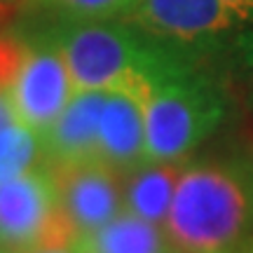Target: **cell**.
<instances>
[{"label":"cell","instance_id":"17","mask_svg":"<svg viewBox=\"0 0 253 253\" xmlns=\"http://www.w3.org/2000/svg\"><path fill=\"white\" fill-rule=\"evenodd\" d=\"M0 2H5V0H0Z\"/></svg>","mask_w":253,"mask_h":253},{"label":"cell","instance_id":"8","mask_svg":"<svg viewBox=\"0 0 253 253\" xmlns=\"http://www.w3.org/2000/svg\"><path fill=\"white\" fill-rule=\"evenodd\" d=\"M145 101L148 94L134 89H110L101 113L99 160L126 173L148 160L145 143Z\"/></svg>","mask_w":253,"mask_h":253},{"label":"cell","instance_id":"18","mask_svg":"<svg viewBox=\"0 0 253 253\" xmlns=\"http://www.w3.org/2000/svg\"><path fill=\"white\" fill-rule=\"evenodd\" d=\"M0 253H5V251H0Z\"/></svg>","mask_w":253,"mask_h":253},{"label":"cell","instance_id":"1","mask_svg":"<svg viewBox=\"0 0 253 253\" xmlns=\"http://www.w3.org/2000/svg\"><path fill=\"white\" fill-rule=\"evenodd\" d=\"M164 230L181 253H253V157L185 162Z\"/></svg>","mask_w":253,"mask_h":253},{"label":"cell","instance_id":"14","mask_svg":"<svg viewBox=\"0 0 253 253\" xmlns=\"http://www.w3.org/2000/svg\"><path fill=\"white\" fill-rule=\"evenodd\" d=\"M223 2L244 21L249 31H253V0H223Z\"/></svg>","mask_w":253,"mask_h":253},{"label":"cell","instance_id":"13","mask_svg":"<svg viewBox=\"0 0 253 253\" xmlns=\"http://www.w3.org/2000/svg\"><path fill=\"white\" fill-rule=\"evenodd\" d=\"M136 0H24L33 17L56 21H108L126 19Z\"/></svg>","mask_w":253,"mask_h":253},{"label":"cell","instance_id":"2","mask_svg":"<svg viewBox=\"0 0 253 253\" xmlns=\"http://www.w3.org/2000/svg\"><path fill=\"white\" fill-rule=\"evenodd\" d=\"M42 36L59 45L75 91L134 89L150 96L157 80L192 66L190 54L155 40L125 19L56 21Z\"/></svg>","mask_w":253,"mask_h":253},{"label":"cell","instance_id":"15","mask_svg":"<svg viewBox=\"0 0 253 253\" xmlns=\"http://www.w3.org/2000/svg\"><path fill=\"white\" fill-rule=\"evenodd\" d=\"M26 253H84V249H82L80 239H75V242H68V244L40 246V249H33V251H26Z\"/></svg>","mask_w":253,"mask_h":253},{"label":"cell","instance_id":"11","mask_svg":"<svg viewBox=\"0 0 253 253\" xmlns=\"http://www.w3.org/2000/svg\"><path fill=\"white\" fill-rule=\"evenodd\" d=\"M80 242L84 253H181L164 227L129 211H122L108 225Z\"/></svg>","mask_w":253,"mask_h":253},{"label":"cell","instance_id":"9","mask_svg":"<svg viewBox=\"0 0 253 253\" xmlns=\"http://www.w3.org/2000/svg\"><path fill=\"white\" fill-rule=\"evenodd\" d=\"M108 91H75L56 122L45 131L49 167L75 164L99 157L101 113Z\"/></svg>","mask_w":253,"mask_h":253},{"label":"cell","instance_id":"7","mask_svg":"<svg viewBox=\"0 0 253 253\" xmlns=\"http://www.w3.org/2000/svg\"><path fill=\"white\" fill-rule=\"evenodd\" d=\"M63 216L78 239L94 235L125 211V173L103 160L49 167Z\"/></svg>","mask_w":253,"mask_h":253},{"label":"cell","instance_id":"16","mask_svg":"<svg viewBox=\"0 0 253 253\" xmlns=\"http://www.w3.org/2000/svg\"><path fill=\"white\" fill-rule=\"evenodd\" d=\"M12 120H17V115H14V108H12V101H9V91L0 87V129L9 125Z\"/></svg>","mask_w":253,"mask_h":253},{"label":"cell","instance_id":"10","mask_svg":"<svg viewBox=\"0 0 253 253\" xmlns=\"http://www.w3.org/2000/svg\"><path fill=\"white\" fill-rule=\"evenodd\" d=\"M185 162L145 160L125 173V211L164 227Z\"/></svg>","mask_w":253,"mask_h":253},{"label":"cell","instance_id":"5","mask_svg":"<svg viewBox=\"0 0 253 253\" xmlns=\"http://www.w3.org/2000/svg\"><path fill=\"white\" fill-rule=\"evenodd\" d=\"M75 239L59 207L49 167L0 181V251L26 253Z\"/></svg>","mask_w":253,"mask_h":253},{"label":"cell","instance_id":"4","mask_svg":"<svg viewBox=\"0 0 253 253\" xmlns=\"http://www.w3.org/2000/svg\"><path fill=\"white\" fill-rule=\"evenodd\" d=\"M125 21L190 56L223 49L237 33H249L223 0H136Z\"/></svg>","mask_w":253,"mask_h":253},{"label":"cell","instance_id":"3","mask_svg":"<svg viewBox=\"0 0 253 253\" xmlns=\"http://www.w3.org/2000/svg\"><path fill=\"white\" fill-rule=\"evenodd\" d=\"M225 118V96L195 66L153 84L145 101L148 160L188 162Z\"/></svg>","mask_w":253,"mask_h":253},{"label":"cell","instance_id":"6","mask_svg":"<svg viewBox=\"0 0 253 253\" xmlns=\"http://www.w3.org/2000/svg\"><path fill=\"white\" fill-rule=\"evenodd\" d=\"M9 87V101L17 120L45 134L63 108L71 103L75 87L61 49L52 38L36 33Z\"/></svg>","mask_w":253,"mask_h":253},{"label":"cell","instance_id":"12","mask_svg":"<svg viewBox=\"0 0 253 253\" xmlns=\"http://www.w3.org/2000/svg\"><path fill=\"white\" fill-rule=\"evenodd\" d=\"M47 167L49 153L42 131L21 120H12L0 129V181H9Z\"/></svg>","mask_w":253,"mask_h":253}]
</instances>
